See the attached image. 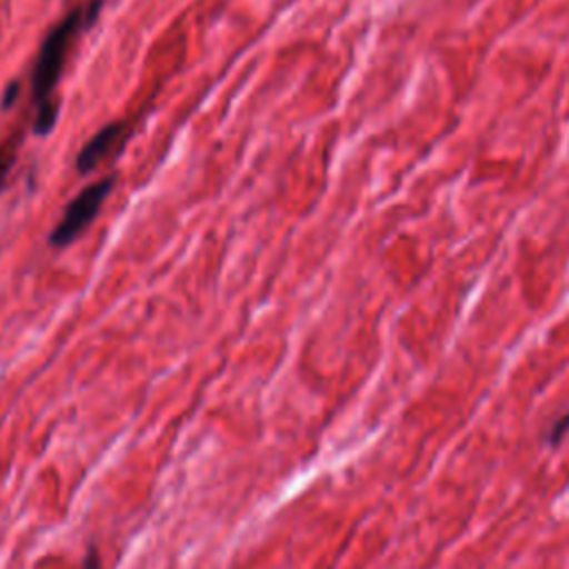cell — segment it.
I'll list each match as a JSON object with an SVG mask.
<instances>
[{
  "label": "cell",
  "instance_id": "1",
  "mask_svg": "<svg viewBox=\"0 0 569 569\" xmlns=\"http://www.w3.org/2000/svg\"><path fill=\"white\" fill-rule=\"evenodd\" d=\"M80 24H82V9L76 7L62 22H58L47 33V38L40 47L36 67H33V76H31V91L40 104L49 100V93L58 84L62 64H64V56H67L76 33L80 31Z\"/></svg>",
  "mask_w": 569,
  "mask_h": 569
},
{
  "label": "cell",
  "instance_id": "2",
  "mask_svg": "<svg viewBox=\"0 0 569 569\" xmlns=\"http://www.w3.org/2000/svg\"><path fill=\"white\" fill-rule=\"evenodd\" d=\"M111 184H113V180L104 178V180H98V182L84 187L67 204V209L62 213V220L58 222V227L51 233V244H56V247L71 244L89 227V222L96 218V213L100 211L104 198L111 191Z\"/></svg>",
  "mask_w": 569,
  "mask_h": 569
},
{
  "label": "cell",
  "instance_id": "3",
  "mask_svg": "<svg viewBox=\"0 0 569 569\" xmlns=\"http://www.w3.org/2000/svg\"><path fill=\"white\" fill-rule=\"evenodd\" d=\"M120 131H122V124L113 122V124H107L102 127L78 153V169L80 171H91L109 151L111 147L116 144V140L120 138Z\"/></svg>",
  "mask_w": 569,
  "mask_h": 569
},
{
  "label": "cell",
  "instance_id": "4",
  "mask_svg": "<svg viewBox=\"0 0 569 569\" xmlns=\"http://www.w3.org/2000/svg\"><path fill=\"white\" fill-rule=\"evenodd\" d=\"M567 431H569V409L562 411V413L547 427L542 440H545V445L556 447V445H560V440L567 436Z\"/></svg>",
  "mask_w": 569,
  "mask_h": 569
},
{
  "label": "cell",
  "instance_id": "5",
  "mask_svg": "<svg viewBox=\"0 0 569 569\" xmlns=\"http://www.w3.org/2000/svg\"><path fill=\"white\" fill-rule=\"evenodd\" d=\"M56 113H58V102H42L40 104V113H38V120H36V131L38 133H47L56 120Z\"/></svg>",
  "mask_w": 569,
  "mask_h": 569
},
{
  "label": "cell",
  "instance_id": "6",
  "mask_svg": "<svg viewBox=\"0 0 569 569\" xmlns=\"http://www.w3.org/2000/svg\"><path fill=\"white\" fill-rule=\"evenodd\" d=\"M11 160H13V151H11V147H2V149H0V184H2L4 176L9 173Z\"/></svg>",
  "mask_w": 569,
  "mask_h": 569
},
{
  "label": "cell",
  "instance_id": "7",
  "mask_svg": "<svg viewBox=\"0 0 569 569\" xmlns=\"http://www.w3.org/2000/svg\"><path fill=\"white\" fill-rule=\"evenodd\" d=\"M82 569H100V553H98V549L93 545H89V549L84 553Z\"/></svg>",
  "mask_w": 569,
  "mask_h": 569
}]
</instances>
